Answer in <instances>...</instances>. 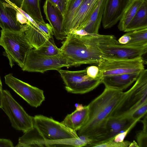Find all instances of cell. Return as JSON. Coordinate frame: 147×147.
Returning <instances> with one entry per match:
<instances>
[{"label": "cell", "instance_id": "cell-1", "mask_svg": "<svg viewBox=\"0 0 147 147\" xmlns=\"http://www.w3.org/2000/svg\"><path fill=\"white\" fill-rule=\"evenodd\" d=\"M123 93L122 91L105 87L103 92L88 105L87 119L77 132L79 136H85L92 140L88 147L105 140L107 121L119 103Z\"/></svg>", "mask_w": 147, "mask_h": 147}, {"label": "cell", "instance_id": "cell-2", "mask_svg": "<svg viewBox=\"0 0 147 147\" xmlns=\"http://www.w3.org/2000/svg\"><path fill=\"white\" fill-rule=\"evenodd\" d=\"M95 34L80 35L69 34L60 48L61 54L72 66L84 64L97 65L107 59L96 46Z\"/></svg>", "mask_w": 147, "mask_h": 147}, {"label": "cell", "instance_id": "cell-3", "mask_svg": "<svg viewBox=\"0 0 147 147\" xmlns=\"http://www.w3.org/2000/svg\"><path fill=\"white\" fill-rule=\"evenodd\" d=\"M136 81L129 90L123 92L121 98L111 117H130L135 110L147 102L146 69H144L140 73Z\"/></svg>", "mask_w": 147, "mask_h": 147}, {"label": "cell", "instance_id": "cell-4", "mask_svg": "<svg viewBox=\"0 0 147 147\" xmlns=\"http://www.w3.org/2000/svg\"><path fill=\"white\" fill-rule=\"evenodd\" d=\"M0 45L4 49V54L8 59L11 68L16 63L22 68L28 53L33 48L24 32H11L2 29Z\"/></svg>", "mask_w": 147, "mask_h": 147}, {"label": "cell", "instance_id": "cell-5", "mask_svg": "<svg viewBox=\"0 0 147 147\" xmlns=\"http://www.w3.org/2000/svg\"><path fill=\"white\" fill-rule=\"evenodd\" d=\"M34 127L45 141L78 138L77 131L68 128L52 117L42 115L33 117Z\"/></svg>", "mask_w": 147, "mask_h": 147}, {"label": "cell", "instance_id": "cell-6", "mask_svg": "<svg viewBox=\"0 0 147 147\" xmlns=\"http://www.w3.org/2000/svg\"><path fill=\"white\" fill-rule=\"evenodd\" d=\"M63 67L71 66L61 53L48 56L40 54L32 48L28 53L22 69L24 71L44 73L50 70L58 71Z\"/></svg>", "mask_w": 147, "mask_h": 147}, {"label": "cell", "instance_id": "cell-7", "mask_svg": "<svg viewBox=\"0 0 147 147\" xmlns=\"http://www.w3.org/2000/svg\"><path fill=\"white\" fill-rule=\"evenodd\" d=\"M3 94L1 109L9 118L12 126L24 133L33 128V117L25 111L9 90H3Z\"/></svg>", "mask_w": 147, "mask_h": 147}, {"label": "cell", "instance_id": "cell-8", "mask_svg": "<svg viewBox=\"0 0 147 147\" xmlns=\"http://www.w3.org/2000/svg\"><path fill=\"white\" fill-rule=\"evenodd\" d=\"M68 92L82 94L92 91L101 83V79H94L87 74L86 69L71 71L61 69L58 71Z\"/></svg>", "mask_w": 147, "mask_h": 147}, {"label": "cell", "instance_id": "cell-9", "mask_svg": "<svg viewBox=\"0 0 147 147\" xmlns=\"http://www.w3.org/2000/svg\"><path fill=\"white\" fill-rule=\"evenodd\" d=\"M104 76L140 73L144 70L142 57L127 59H105L97 65Z\"/></svg>", "mask_w": 147, "mask_h": 147}, {"label": "cell", "instance_id": "cell-10", "mask_svg": "<svg viewBox=\"0 0 147 147\" xmlns=\"http://www.w3.org/2000/svg\"><path fill=\"white\" fill-rule=\"evenodd\" d=\"M4 77L5 84L31 106L37 108L45 100L42 90L17 79L11 73Z\"/></svg>", "mask_w": 147, "mask_h": 147}, {"label": "cell", "instance_id": "cell-11", "mask_svg": "<svg viewBox=\"0 0 147 147\" xmlns=\"http://www.w3.org/2000/svg\"><path fill=\"white\" fill-rule=\"evenodd\" d=\"M97 48L106 59H127L142 57L147 51V46L134 47L119 43L98 44Z\"/></svg>", "mask_w": 147, "mask_h": 147}, {"label": "cell", "instance_id": "cell-12", "mask_svg": "<svg viewBox=\"0 0 147 147\" xmlns=\"http://www.w3.org/2000/svg\"><path fill=\"white\" fill-rule=\"evenodd\" d=\"M18 10L5 0H0V27L9 31L24 32L25 24H22L18 17Z\"/></svg>", "mask_w": 147, "mask_h": 147}, {"label": "cell", "instance_id": "cell-13", "mask_svg": "<svg viewBox=\"0 0 147 147\" xmlns=\"http://www.w3.org/2000/svg\"><path fill=\"white\" fill-rule=\"evenodd\" d=\"M132 0H106L102 20L103 27L109 28L120 20Z\"/></svg>", "mask_w": 147, "mask_h": 147}, {"label": "cell", "instance_id": "cell-14", "mask_svg": "<svg viewBox=\"0 0 147 147\" xmlns=\"http://www.w3.org/2000/svg\"><path fill=\"white\" fill-rule=\"evenodd\" d=\"M46 19L49 22L52 28L53 35L57 40H63L67 35L63 28V17L59 10L46 0L43 6Z\"/></svg>", "mask_w": 147, "mask_h": 147}, {"label": "cell", "instance_id": "cell-15", "mask_svg": "<svg viewBox=\"0 0 147 147\" xmlns=\"http://www.w3.org/2000/svg\"><path fill=\"white\" fill-rule=\"evenodd\" d=\"M140 73L103 76L101 79L102 83L106 87L123 91L136 80Z\"/></svg>", "mask_w": 147, "mask_h": 147}, {"label": "cell", "instance_id": "cell-16", "mask_svg": "<svg viewBox=\"0 0 147 147\" xmlns=\"http://www.w3.org/2000/svg\"><path fill=\"white\" fill-rule=\"evenodd\" d=\"M98 0H83L74 15L69 34L74 30L80 29L90 17Z\"/></svg>", "mask_w": 147, "mask_h": 147}, {"label": "cell", "instance_id": "cell-17", "mask_svg": "<svg viewBox=\"0 0 147 147\" xmlns=\"http://www.w3.org/2000/svg\"><path fill=\"white\" fill-rule=\"evenodd\" d=\"M139 120H134L129 117H110L106 125V138L102 142L114 139L117 134L123 132L135 121Z\"/></svg>", "mask_w": 147, "mask_h": 147}, {"label": "cell", "instance_id": "cell-18", "mask_svg": "<svg viewBox=\"0 0 147 147\" xmlns=\"http://www.w3.org/2000/svg\"><path fill=\"white\" fill-rule=\"evenodd\" d=\"M28 15L37 23H44L40 0H5Z\"/></svg>", "mask_w": 147, "mask_h": 147}, {"label": "cell", "instance_id": "cell-19", "mask_svg": "<svg viewBox=\"0 0 147 147\" xmlns=\"http://www.w3.org/2000/svg\"><path fill=\"white\" fill-rule=\"evenodd\" d=\"M88 114V105L83 106L82 104H79L74 112L67 114L61 122L71 129L77 131L87 121Z\"/></svg>", "mask_w": 147, "mask_h": 147}, {"label": "cell", "instance_id": "cell-20", "mask_svg": "<svg viewBox=\"0 0 147 147\" xmlns=\"http://www.w3.org/2000/svg\"><path fill=\"white\" fill-rule=\"evenodd\" d=\"M106 0H98L89 18L80 29L88 33L98 34ZM79 29V30H80Z\"/></svg>", "mask_w": 147, "mask_h": 147}, {"label": "cell", "instance_id": "cell-21", "mask_svg": "<svg viewBox=\"0 0 147 147\" xmlns=\"http://www.w3.org/2000/svg\"><path fill=\"white\" fill-rule=\"evenodd\" d=\"M24 32L30 44L33 48L35 49L41 46L51 38L40 29L38 26L36 27L29 21L27 24H25Z\"/></svg>", "mask_w": 147, "mask_h": 147}, {"label": "cell", "instance_id": "cell-22", "mask_svg": "<svg viewBox=\"0 0 147 147\" xmlns=\"http://www.w3.org/2000/svg\"><path fill=\"white\" fill-rule=\"evenodd\" d=\"M147 28V0L143 1L124 32H127Z\"/></svg>", "mask_w": 147, "mask_h": 147}, {"label": "cell", "instance_id": "cell-23", "mask_svg": "<svg viewBox=\"0 0 147 147\" xmlns=\"http://www.w3.org/2000/svg\"><path fill=\"white\" fill-rule=\"evenodd\" d=\"M144 0H132L125 11L119 20L118 28L120 31H124L133 19Z\"/></svg>", "mask_w": 147, "mask_h": 147}, {"label": "cell", "instance_id": "cell-24", "mask_svg": "<svg viewBox=\"0 0 147 147\" xmlns=\"http://www.w3.org/2000/svg\"><path fill=\"white\" fill-rule=\"evenodd\" d=\"M84 0H68L63 18V28L66 35L69 34L74 15Z\"/></svg>", "mask_w": 147, "mask_h": 147}, {"label": "cell", "instance_id": "cell-25", "mask_svg": "<svg viewBox=\"0 0 147 147\" xmlns=\"http://www.w3.org/2000/svg\"><path fill=\"white\" fill-rule=\"evenodd\" d=\"M127 33L130 36L131 40L129 43L125 45L134 47L147 46V28Z\"/></svg>", "mask_w": 147, "mask_h": 147}, {"label": "cell", "instance_id": "cell-26", "mask_svg": "<svg viewBox=\"0 0 147 147\" xmlns=\"http://www.w3.org/2000/svg\"><path fill=\"white\" fill-rule=\"evenodd\" d=\"M35 49L38 53L48 56H54L61 53L60 48L55 43L53 37L49 39L41 46Z\"/></svg>", "mask_w": 147, "mask_h": 147}, {"label": "cell", "instance_id": "cell-27", "mask_svg": "<svg viewBox=\"0 0 147 147\" xmlns=\"http://www.w3.org/2000/svg\"><path fill=\"white\" fill-rule=\"evenodd\" d=\"M114 139L92 145L91 147H128L130 142L127 140L117 142L113 141Z\"/></svg>", "mask_w": 147, "mask_h": 147}, {"label": "cell", "instance_id": "cell-28", "mask_svg": "<svg viewBox=\"0 0 147 147\" xmlns=\"http://www.w3.org/2000/svg\"><path fill=\"white\" fill-rule=\"evenodd\" d=\"M86 69L87 75L91 78L94 79H102L103 76L98 66H89Z\"/></svg>", "mask_w": 147, "mask_h": 147}, {"label": "cell", "instance_id": "cell-29", "mask_svg": "<svg viewBox=\"0 0 147 147\" xmlns=\"http://www.w3.org/2000/svg\"><path fill=\"white\" fill-rule=\"evenodd\" d=\"M147 102H146L135 110L130 117L135 120H140L147 114Z\"/></svg>", "mask_w": 147, "mask_h": 147}, {"label": "cell", "instance_id": "cell-30", "mask_svg": "<svg viewBox=\"0 0 147 147\" xmlns=\"http://www.w3.org/2000/svg\"><path fill=\"white\" fill-rule=\"evenodd\" d=\"M136 138L139 147H147V132L142 130L136 131Z\"/></svg>", "mask_w": 147, "mask_h": 147}, {"label": "cell", "instance_id": "cell-31", "mask_svg": "<svg viewBox=\"0 0 147 147\" xmlns=\"http://www.w3.org/2000/svg\"><path fill=\"white\" fill-rule=\"evenodd\" d=\"M138 121H136L132 123L128 128L123 132L120 133L116 135L113 141L115 142H120L123 141L127 134L131 130L135 125Z\"/></svg>", "mask_w": 147, "mask_h": 147}, {"label": "cell", "instance_id": "cell-32", "mask_svg": "<svg viewBox=\"0 0 147 147\" xmlns=\"http://www.w3.org/2000/svg\"><path fill=\"white\" fill-rule=\"evenodd\" d=\"M130 40V36L127 32L120 37L117 41L119 43L125 45L129 43Z\"/></svg>", "mask_w": 147, "mask_h": 147}, {"label": "cell", "instance_id": "cell-33", "mask_svg": "<svg viewBox=\"0 0 147 147\" xmlns=\"http://www.w3.org/2000/svg\"><path fill=\"white\" fill-rule=\"evenodd\" d=\"M13 144L9 139L0 138V147H13Z\"/></svg>", "mask_w": 147, "mask_h": 147}, {"label": "cell", "instance_id": "cell-34", "mask_svg": "<svg viewBox=\"0 0 147 147\" xmlns=\"http://www.w3.org/2000/svg\"><path fill=\"white\" fill-rule=\"evenodd\" d=\"M143 120H140V121L143 124V127L142 130L147 132V115L146 114L144 116Z\"/></svg>", "mask_w": 147, "mask_h": 147}, {"label": "cell", "instance_id": "cell-35", "mask_svg": "<svg viewBox=\"0 0 147 147\" xmlns=\"http://www.w3.org/2000/svg\"><path fill=\"white\" fill-rule=\"evenodd\" d=\"M3 90L2 87L0 86V109H1L3 100Z\"/></svg>", "mask_w": 147, "mask_h": 147}, {"label": "cell", "instance_id": "cell-36", "mask_svg": "<svg viewBox=\"0 0 147 147\" xmlns=\"http://www.w3.org/2000/svg\"><path fill=\"white\" fill-rule=\"evenodd\" d=\"M54 7L57 8V3L59 0H47Z\"/></svg>", "mask_w": 147, "mask_h": 147}, {"label": "cell", "instance_id": "cell-37", "mask_svg": "<svg viewBox=\"0 0 147 147\" xmlns=\"http://www.w3.org/2000/svg\"><path fill=\"white\" fill-rule=\"evenodd\" d=\"M128 147H139L137 142L134 140L133 142H131Z\"/></svg>", "mask_w": 147, "mask_h": 147}, {"label": "cell", "instance_id": "cell-38", "mask_svg": "<svg viewBox=\"0 0 147 147\" xmlns=\"http://www.w3.org/2000/svg\"><path fill=\"white\" fill-rule=\"evenodd\" d=\"M0 86L1 87H2V82H1V80L0 78Z\"/></svg>", "mask_w": 147, "mask_h": 147}]
</instances>
